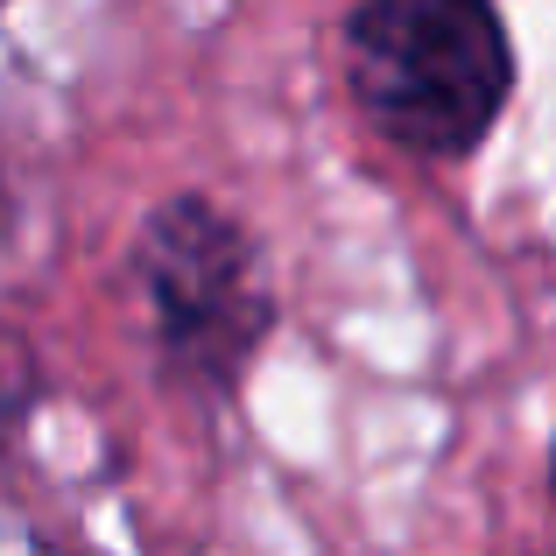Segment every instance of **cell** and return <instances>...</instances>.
<instances>
[{
  "mask_svg": "<svg viewBox=\"0 0 556 556\" xmlns=\"http://www.w3.org/2000/svg\"><path fill=\"white\" fill-rule=\"evenodd\" d=\"M345 92L402 155L458 163L515 99V36L493 0H359L345 14Z\"/></svg>",
  "mask_w": 556,
  "mask_h": 556,
  "instance_id": "6da1fadb",
  "label": "cell"
},
{
  "mask_svg": "<svg viewBox=\"0 0 556 556\" xmlns=\"http://www.w3.org/2000/svg\"><path fill=\"white\" fill-rule=\"evenodd\" d=\"M135 282L155 325L163 374L190 394L232 402V388L275 339V275L247 218L204 190L163 198L135 232Z\"/></svg>",
  "mask_w": 556,
  "mask_h": 556,
  "instance_id": "7a4b0ae2",
  "label": "cell"
},
{
  "mask_svg": "<svg viewBox=\"0 0 556 556\" xmlns=\"http://www.w3.org/2000/svg\"><path fill=\"white\" fill-rule=\"evenodd\" d=\"M549 493H556V444H549Z\"/></svg>",
  "mask_w": 556,
  "mask_h": 556,
  "instance_id": "3957f363",
  "label": "cell"
}]
</instances>
